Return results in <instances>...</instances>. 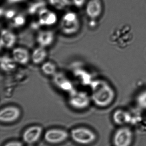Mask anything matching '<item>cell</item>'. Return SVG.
<instances>
[{
  "label": "cell",
  "instance_id": "6da1fadb",
  "mask_svg": "<svg viewBox=\"0 0 146 146\" xmlns=\"http://www.w3.org/2000/svg\"><path fill=\"white\" fill-rule=\"evenodd\" d=\"M90 86L91 100L98 107H108L114 102L116 97L115 92L105 80H93Z\"/></svg>",
  "mask_w": 146,
  "mask_h": 146
},
{
  "label": "cell",
  "instance_id": "7a4b0ae2",
  "mask_svg": "<svg viewBox=\"0 0 146 146\" xmlns=\"http://www.w3.org/2000/svg\"><path fill=\"white\" fill-rule=\"evenodd\" d=\"M80 21L78 15L74 12L65 14L62 18L60 28L63 34L72 35L77 33L80 28Z\"/></svg>",
  "mask_w": 146,
  "mask_h": 146
},
{
  "label": "cell",
  "instance_id": "3957f363",
  "mask_svg": "<svg viewBox=\"0 0 146 146\" xmlns=\"http://www.w3.org/2000/svg\"><path fill=\"white\" fill-rule=\"evenodd\" d=\"M69 105L76 110H84L90 105L91 100V96L87 92L75 89L69 93Z\"/></svg>",
  "mask_w": 146,
  "mask_h": 146
},
{
  "label": "cell",
  "instance_id": "277c9868",
  "mask_svg": "<svg viewBox=\"0 0 146 146\" xmlns=\"http://www.w3.org/2000/svg\"><path fill=\"white\" fill-rule=\"evenodd\" d=\"M70 135L75 142L81 145H89L94 142L97 139L94 132L86 128L74 129L71 131Z\"/></svg>",
  "mask_w": 146,
  "mask_h": 146
},
{
  "label": "cell",
  "instance_id": "5b68a950",
  "mask_svg": "<svg viewBox=\"0 0 146 146\" xmlns=\"http://www.w3.org/2000/svg\"><path fill=\"white\" fill-rule=\"evenodd\" d=\"M133 139V133L131 129L124 127L117 130L113 138L115 146H130Z\"/></svg>",
  "mask_w": 146,
  "mask_h": 146
},
{
  "label": "cell",
  "instance_id": "8992f818",
  "mask_svg": "<svg viewBox=\"0 0 146 146\" xmlns=\"http://www.w3.org/2000/svg\"><path fill=\"white\" fill-rule=\"evenodd\" d=\"M52 77L53 83L60 90L69 93L75 89L72 81L64 73L57 72Z\"/></svg>",
  "mask_w": 146,
  "mask_h": 146
},
{
  "label": "cell",
  "instance_id": "52a82bcc",
  "mask_svg": "<svg viewBox=\"0 0 146 146\" xmlns=\"http://www.w3.org/2000/svg\"><path fill=\"white\" fill-rule=\"evenodd\" d=\"M19 108L14 106H5L0 111V120L4 123H10L17 120L20 116Z\"/></svg>",
  "mask_w": 146,
  "mask_h": 146
},
{
  "label": "cell",
  "instance_id": "ba28073f",
  "mask_svg": "<svg viewBox=\"0 0 146 146\" xmlns=\"http://www.w3.org/2000/svg\"><path fill=\"white\" fill-rule=\"evenodd\" d=\"M103 5L101 0H88L86 6L87 15L92 20L98 18L102 14Z\"/></svg>",
  "mask_w": 146,
  "mask_h": 146
},
{
  "label": "cell",
  "instance_id": "9c48e42d",
  "mask_svg": "<svg viewBox=\"0 0 146 146\" xmlns=\"http://www.w3.org/2000/svg\"><path fill=\"white\" fill-rule=\"evenodd\" d=\"M68 133L66 131L60 129H51L46 131L45 134V139L51 144L61 143L67 139Z\"/></svg>",
  "mask_w": 146,
  "mask_h": 146
},
{
  "label": "cell",
  "instance_id": "30bf717a",
  "mask_svg": "<svg viewBox=\"0 0 146 146\" xmlns=\"http://www.w3.org/2000/svg\"><path fill=\"white\" fill-rule=\"evenodd\" d=\"M38 23L40 26H50L55 25L57 21V18L56 14L45 8L40 10L38 14Z\"/></svg>",
  "mask_w": 146,
  "mask_h": 146
},
{
  "label": "cell",
  "instance_id": "8fae6325",
  "mask_svg": "<svg viewBox=\"0 0 146 146\" xmlns=\"http://www.w3.org/2000/svg\"><path fill=\"white\" fill-rule=\"evenodd\" d=\"M12 56L17 64L25 65L31 60V54L28 50L23 47H16L12 50Z\"/></svg>",
  "mask_w": 146,
  "mask_h": 146
},
{
  "label": "cell",
  "instance_id": "7c38bea8",
  "mask_svg": "<svg viewBox=\"0 0 146 146\" xmlns=\"http://www.w3.org/2000/svg\"><path fill=\"white\" fill-rule=\"evenodd\" d=\"M43 129L39 126H33L25 130L23 133V141L27 144H33L37 142L42 135Z\"/></svg>",
  "mask_w": 146,
  "mask_h": 146
},
{
  "label": "cell",
  "instance_id": "4fadbf2b",
  "mask_svg": "<svg viewBox=\"0 0 146 146\" xmlns=\"http://www.w3.org/2000/svg\"><path fill=\"white\" fill-rule=\"evenodd\" d=\"M17 41V37L12 31L8 29H4L1 32V48H12L15 44Z\"/></svg>",
  "mask_w": 146,
  "mask_h": 146
},
{
  "label": "cell",
  "instance_id": "5bb4252c",
  "mask_svg": "<svg viewBox=\"0 0 146 146\" xmlns=\"http://www.w3.org/2000/svg\"><path fill=\"white\" fill-rule=\"evenodd\" d=\"M55 39V33L50 30L40 31L38 33L36 38L39 46L45 48H47L52 44Z\"/></svg>",
  "mask_w": 146,
  "mask_h": 146
},
{
  "label": "cell",
  "instance_id": "9a60e30c",
  "mask_svg": "<svg viewBox=\"0 0 146 146\" xmlns=\"http://www.w3.org/2000/svg\"><path fill=\"white\" fill-rule=\"evenodd\" d=\"M73 74L76 80L83 86H90L93 80L90 73L81 68H75Z\"/></svg>",
  "mask_w": 146,
  "mask_h": 146
},
{
  "label": "cell",
  "instance_id": "2e32d148",
  "mask_svg": "<svg viewBox=\"0 0 146 146\" xmlns=\"http://www.w3.org/2000/svg\"><path fill=\"white\" fill-rule=\"evenodd\" d=\"M46 48L39 46L33 50L31 54V60L33 64L39 65L45 62L48 53Z\"/></svg>",
  "mask_w": 146,
  "mask_h": 146
},
{
  "label": "cell",
  "instance_id": "e0dca14e",
  "mask_svg": "<svg viewBox=\"0 0 146 146\" xmlns=\"http://www.w3.org/2000/svg\"><path fill=\"white\" fill-rule=\"evenodd\" d=\"M17 63L13 59L7 55H4L1 56L0 59L1 68L3 72H13L17 67Z\"/></svg>",
  "mask_w": 146,
  "mask_h": 146
},
{
  "label": "cell",
  "instance_id": "ac0fdd59",
  "mask_svg": "<svg viewBox=\"0 0 146 146\" xmlns=\"http://www.w3.org/2000/svg\"><path fill=\"white\" fill-rule=\"evenodd\" d=\"M132 116L129 112L122 110L116 111L113 115L114 122L118 125L129 123L132 120Z\"/></svg>",
  "mask_w": 146,
  "mask_h": 146
},
{
  "label": "cell",
  "instance_id": "d6986e66",
  "mask_svg": "<svg viewBox=\"0 0 146 146\" xmlns=\"http://www.w3.org/2000/svg\"><path fill=\"white\" fill-rule=\"evenodd\" d=\"M41 69L43 74L47 76H53L57 72L56 65L50 61H45L42 64Z\"/></svg>",
  "mask_w": 146,
  "mask_h": 146
},
{
  "label": "cell",
  "instance_id": "ffe728a7",
  "mask_svg": "<svg viewBox=\"0 0 146 146\" xmlns=\"http://www.w3.org/2000/svg\"><path fill=\"white\" fill-rule=\"evenodd\" d=\"M51 6L59 10H63L71 5L70 0H49Z\"/></svg>",
  "mask_w": 146,
  "mask_h": 146
},
{
  "label": "cell",
  "instance_id": "44dd1931",
  "mask_svg": "<svg viewBox=\"0 0 146 146\" xmlns=\"http://www.w3.org/2000/svg\"><path fill=\"white\" fill-rule=\"evenodd\" d=\"M45 3L43 1H37V2L31 3L28 8V13L31 15L38 14L40 10L44 8Z\"/></svg>",
  "mask_w": 146,
  "mask_h": 146
},
{
  "label": "cell",
  "instance_id": "7402d4cb",
  "mask_svg": "<svg viewBox=\"0 0 146 146\" xmlns=\"http://www.w3.org/2000/svg\"><path fill=\"white\" fill-rule=\"evenodd\" d=\"M11 20L12 25L15 27H21L25 25L26 22L25 16L23 15L18 14Z\"/></svg>",
  "mask_w": 146,
  "mask_h": 146
},
{
  "label": "cell",
  "instance_id": "603a6c76",
  "mask_svg": "<svg viewBox=\"0 0 146 146\" xmlns=\"http://www.w3.org/2000/svg\"><path fill=\"white\" fill-rule=\"evenodd\" d=\"M136 102L140 108L146 110V90L141 91L137 95Z\"/></svg>",
  "mask_w": 146,
  "mask_h": 146
},
{
  "label": "cell",
  "instance_id": "cb8c5ba5",
  "mask_svg": "<svg viewBox=\"0 0 146 146\" xmlns=\"http://www.w3.org/2000/svg\"><path fill=\"white\" fill-rule=\"evenodd\" d=\"M17 14L16 11L14 9H8L3 12V15L7 19H12Z\"/></svg>",
  "mask_w": 146,
  "mask_h": 146
},
{
  "label": "cell",
  "instance_id": "d4e9b609",
  "mask_svg": "<svg viewBox=\"0 0 146 146\" xmlns=\"http://www.w3.org/2000/svg\"><path fill=\"white\" fill-rule=\"evenodd\" d=\"M73 4L78 8L83 7L86 2V0H72Z\"/></svg>",
  "mask_w": 146,
  "mask_h": 146
},
{
  "label": "cell",
  "instance_id": "484cf974",
  "mask_svg": "<svg viewBox=\"0 0 146 146\" xmlns=\"http://www.w3.org/2000/svg\"><path fill=\"white\" fill-rule=\"evenodd\" d=\"M4 146H23V145L20 141H13L8 142Z\"/></svg>",
  "mask_w": 146,
  "mask_h": 146
},
{
  "label": "cell",
  "instance_id": "4316f807",
  "mask_svg": "<svg viewBox=\"0 0 146 146\" xmlns=\"http://www.w3.org/2000/svg\"><path fill=\"white\" fill-rule=\"evenodd\" d=\"M7 1L10 3H16L22 2L25 0H7Z\"/></svg>",
  "mask_w": 146,
  "mask_h": 146
},
{
  "label": "cell",
  "instance_id": "83f0119b",
  "mask_svg": "<svg viewBox=\"0 0 146 146\" xmlns=\"http://www.w3.org/2000/svg\"><path fill=\"white\" fill-rule=\"evenodd\" d=\"M37 1H43V0H36Z\"/></svg>",
  "mask_w": 146,
  "mask_h": 146
},
{
  "label": "cell",
  "instance_id": "f1b7e54d",
  "mask_svg": "<svg viewBox=\"0 0 146 146\" xmlns=\"http://www.w3.org/2000/svg\"><path fill=\"white\" fill-rule=\"evenodd\" d=\"M32 146V145H29V146Z\"/></svg>",
  "mask_w": 146,
  "mask_h": 146
}]
</instances>
